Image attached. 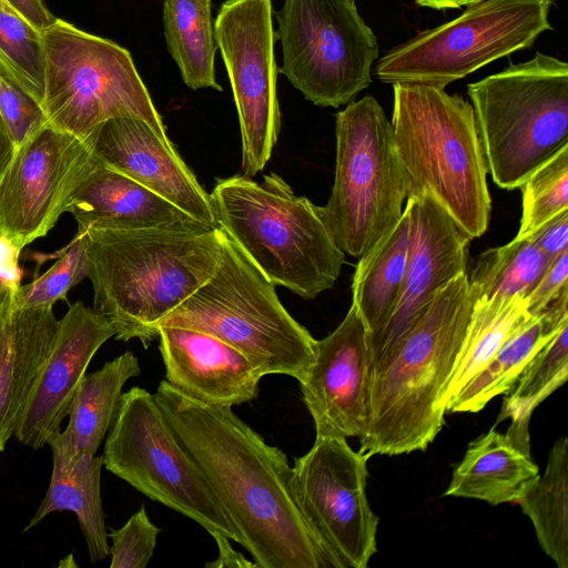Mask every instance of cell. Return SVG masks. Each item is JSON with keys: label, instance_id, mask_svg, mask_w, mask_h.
Returning <instances> with one entry per match:
<instances>
[{"label": "cell", "instance_id": "1", "mask_svg": "<svg viewBox=\"0 0 568 568\" xmlns=\"http://www.w3.org/2000/svg\"><path fill=\"white\" fill-rule=\"evenodd\" d=\"M154 397L256 568H333L298 506L282 449L232 407L196 400L165 379Z\"/></svg>", "mask_w": 568, "mask_h": 568}, {"label": "cell", "instance_id": "2", "mask_svg": "<svg viewBox=\"0 0 568 568\" xmlns=\"http://www.w3.org/2000/svg\"><path fill=\"white\" fill-rule=\"evenodd\" d=\"M476 297L468 275L442 287L399 339L369 368L368 422L359 452L425 450L445 424L444 394Z\"/></svg>", "mask_w": 568, "mask_h": 568}, {"label": "cell", "instance_id": "3", "mask_svg": "<svg viewBox=\"0 0 568 568\" xmlns=\"http://www.w3.org/2000/svg\"><path fill=\"white\" fill-rule=\"evenodd\" d=\"M88 277L93 308L115 331V339L138 338L144 348L160 323L214 273L222 231L179 229H87Z\"/></svg>", "mask_w": 568, "mask_h": 568}, {"label": "cell", "instance_id": "4", "mask_svg": "<svg viewBox=\"0 0 568 568\" xmlns=\"http://www.w3.org/2000/svg\"><path fill=\"white\" fill-rule=\"evenodd\" d=\"M392 129L408 196H432L470 239L488 226L487 163L474 109L423 83H394Z\"/></svg>", "mask_w": 568, "mask_h": 568}, {"label": "cell", "instance_id": "5", "mask_svg": "<svg viewBox=\"0 0 568 568\" xmlns=\"http://www.w3.org/2000/svg\"><path fill=\"white\" fill-rule=\"evenodd\" d=\"M216 225L275 285L311 300L333 287L345 262L321 206L297 196L276 173L258 183L219 179L210 194Z\"/></svg>", "mask_w": 568, "mask_h": 568}, {"label": "cell", "instance_id": "6", "mask_svg": "<svg viewBox=\"0 0 568 568\" xmlns=\"http://www.w3.org/2000/svg\"><path fill=\"white\" fill-rule=\"evenodd\" d=\"M221 245L214 273L159 328L211 334L246 356L262 377L286 375L301 383L313 364L316 339L284 308L275 284L223 231Z\"/></svg>", "mask_w": 568, "mask_h": 568}, {"label": "cell", "instance_id": "7", "mask_svg": "<svg viewBox=\"0 0 568 568\" xmlns=\"http://www.w3.org/2000/svg\"><path fill=\"white\" fill-rule=\"evenodd\" d=\"M487 169L500 187H520L568 145V64L537 52L468 84Z\"/></svg>", "mask_w": 568, "mask_h": 568}, {"label": "cell", "instance_id": "8", "mask_svg": "<svg viewBox=\"0 0 568 568\" xmlns=\"http://www.w3.org/2000/svg\"><path fill=\"white\" fill-rule=\"evenodd\" d=\"M41 38L44 87L40 106L48 123L85 140L110 119L136 118L172 143L125 48L59 18L41 30Z\"/></svg>", "mask_w": 568, "mask_h": 568}, {"label": "cell", "instance_id": "9", "mask_svg": "<svg viewBox=\"0 0 568 568\" xmlns=\"http://www.w3.org/2000/svg\"><path fill=\"white\" fill-rule=\"evenodd\" d=\"M335 135V179L321 212L338 247L361 258L398 223L408 181L390 121L374 97L339 111Z\"/></svg>", "mask_w": 568, "mask_h": 568}, {"label": "cell", "instance_id": "10", "mask_svg": "<svg viewBox=\"0 0 568 568\" xmlns=\"http://www.w3.org/2000/svg\"><path fill=\"white\" fill-rule=\"evenodd\" d=\"M104 467L136 490L242 546L206 479L175 436L154 394L123 393L103 449Z\"/></svg>", "mask_w": 568, "mask_h": 568}, {"label": "cell", "instance_id": "11", "mask_svg": "<svg viewBox=\"0 0 568 568\" xmlns=\"http://www.w3.org/2000/svg\"><path fill=\"white\" fill-rule=\"evenodd\" d=\"M550 0H478L457 18L422 31L376 65L385 83L445 89L484 65L531 47L551 30Z\"/></svg>", "mask_w": 568, "mask_h": 568}, {"label": "cell", "instance_id": "12", "mask_svg": "<svg viewBox=\"0 0 568 568\" xmlns=\"http://www.w3.org/2000/svg\"><path fill=\"white\" fill-rule=\"evenodd\" d=\"M275 18L278 71L306 100L338 108L369 87L378 43L355 0H285Z\"/></svg>", "mask_w": 568, "mask_h": 568}, {"label": "cell", "instance_id": "13", "mask_svg": "<svg viewBox=\"0 0 568 568\" xmlns=\"http://www.w3.org/2000/svg\"><path fill=\"white\" fill-rule=\"evenodd\" d=\"M368 459L338 437H315L294 458L296 500L333 568H366L377 549L378 518L366 495Z\"/></svg>", "mask_w": 568, "mask_h": 568}, {"label": "cell", "instance_id": "14", "mask_svg": "<svg viewBox=\"0 0 568 568\" xmlns=\"http://www.w3.org/2000/svg\"><path fill=\"white\" fill-rule=\"evenodd\" d=\"M272 14V0H225L213 23L239 115L242 171L248 178L265 168L281 128Z\"/></svg>", "mask_w": 568, "mask_h": 568}, {"label": "cell", "instance_id": "15", "mask_svg": "<svg viewBox=\"0 0 568 568\" xmlns=\"http://www.w3.org/2000/svg\"><path fill=\"white\" fill-rule=\"evenodd\" d=\"M95 161L87 139L45 121L16 146L0 181V236L21 252L45 236Z\"/></svg>", "mask_w": 568, "mask_h": 568}, {"label": "cell", "instance_id": "16", "mask_svg": "<svg viewBox=\"0 0 568 568\" xmlns=\"http://www.w3.org/2000/svg\"><path fill=\"white\" fill-rule=\"evenodd\" d=\"M409 242L404 281L385 326L369 338V367L422 314L435 294L466 273L470 239L429 195H409Z\"/></svg>", "mask_w": 568, "mask_h": 568}, {"label": "cell", "instance_id": "17", "mask_svg": "<svg viewBox=\"0 0 568 568\" xmlns=\"http://www.w3.org/2000/svg\"><path fill=\"white\" fill-rule=\"evenodd\" d=\"M369 334L352 304L342 323L315 343V356L300 383L316 437H362L368 422Z\"/></svg>", "mask_w": 568, "mask_h": 568}, {"label": "cell", "instance_id": "18", "mask_svg": "<svg viewBox=\"0 0 568 568\" xmlns=\"http://www.w3.org/2000/svg\"><path fill=\"white\" fill-rule=\"evenodd\" d=\"M115 331L110 321L78 301L58 321L50 354L21 414L14 436L33 449L61 430L77 388L98 349Z\"/></svg>", "mask_w": 568, "mask_h": 568}, {"label": "cell", "instance_id": "19", "mask_svg": "<svg viewBox=\"0 0 568 568\" xmlns=\"http://www.w3.org/2000/svg\"><path fill=\"white\" fill-rule=\"evenodd\" d=\"M97 160L215 229L210 194L176 152L143 120L113 118L87 138Z\"/></svg>", "mask_w": 568, "mask_h": 568}, {"label": "cell", "instance_id": "20", "mask_svg": "<svg viewBox=\"0 0 568 568\" xmlns=\"http://www.w3.org/2000/svg\"><path fill=\"white\" fill-rule=\"evenodd\" d=\"M158 338L165 381L184 394L227 407L256 399L262 375L227 343L180 326L160 327Z\"/></svg>", "mask_w": 568, "mask_h": 568}, {"label": "cell", "instance_id": "21", "mask_svg": "<svg viewBox=\"0 0 568 568\" xmlns=\"http://www.w3.org/2000/svg\"><path fill=\"white\" fill-rule=\"evenodd\" d=\"M68 212L75 219L78 230H213L99 160L73 194Z\"/></svg>", "mask_w": 568, "mask_h": 568}, {"label": "cell", "instance_id": "22", "mask_svg": "<svg viewBox=\"0 0 568 568\" xmlns=\"http://www.w3.org/2000/svg\"><path fill=\"white\" fill-rule=\"evenodd\" d=\"M57 327L53 307L18 306L9 293L0 318V453L16 433Z\"/></svg>", "mask_w": 568, "mask_h": 568}, {"label": "cell", "instance_id": "23", "mask_svg": "<svg viewBox=\"0 0 568 568\" xmlns=\"http://www.w3.org/2000/svg\"><path fill=\"white\" fill-rule=\"evenodd\" d=\"M48 445L53 459L50 484L24 531L36 527L51 513L72 511L78 518L91 561L102 560L110 555L101 501L102 456L81 454L71 457L64 429L53 435Z\"/></svg>", "mask_w": 568, "mask_h": 568}, {"label": "cell", "instance_id": "24", "mask_svg": "<svg viewBox=\"0 0 568 568\" xmlns=\"http://www.w3.org/2000/svg\"><path fill=\"white\" fill-rule=\"evenodd\" d=\"M539 476L531 455L518 448L506 434L491 428L469 443L444 495L493 506L519 504Z\"/></svg>", "mask_w": 568, "mask_h": 568}, {"label": "cell", "instance_id": "25", "mask_svg": "<svg viewBox=\"0 0 568 568\" xmlns=\"http://www.w3.org/2000/svg\"><path fill=\"white\" fill-rule=\"evenodd\" d=\"M568 323V292L517 325L487 365L446 406V413H477L498 395L508 394L517 379L556 332Z\"/></svg>", "mask_w": 568, "mask_h": 568}, {"label": "cell", "instance_id": "26", "mask_svg": "<svg viewBox=\"0 0 568 568\" xmlns=\"http://www.w3.org/2000/svg\"><path fill=\"white\" fill-rule=\"evenodd\" d=\"M141 374L138 357L131 351L85 374L73 396L69 423V454L95 455L115 418L125 383Z\"/></svg>", "mask_w": 568, "mask_h": 568}, {"label": "cell", "instance_id": "27", "mask_svg": "<svg viewBox=\"0 0 568 568\" xmlns=\"http://www.w3.org/2000/svg\"><path fill=\"white\" fill-rule=\"evenodd\" d=\"M408 242L409 215L404 209L395 227L358 258L352 304L358 310L369 338L385 326L394 310L405 276Z\"/></svg>", "mask_w": 568, "mask_h": 568}, {"label": "cell", "instance_id": "28", "mask_svg": "<svg viewBox=\"0 0 568 568\" xmlns=\"http://www.w3.org/2000/svg\"><path fill=\"white\" fill-rule=\"evenodd\" d=\"M166 48L192 90L222 91L215 77L217 49L212 22V0H163Z\"/></svg>", "mask_w": 568, "mask_h": 568}, {"label": "cell", "instance_id": "29", "mask_svg": "<svg viewBox=\"0 0 568 568\" xmlns=\"http://www.w3.org/2000/svg\"><path fill=\"white\" fill-rule=\"evenodd\" d=\"M528 313L526 297L519 294L475 301L465 341L444 394L445 408L487 365Z\"/></svg>", "mask_w": 568, "mask_h": 568}, {"label": "cell", "instance_id": "30", "mask_svg": "<svg viewBox=\"0 0 568 568\" xmlns=\"http://www.w3.org/2000/svg\"><path fill=\"white\" fill-rule=\"evenodd\" d=\"M568 377V323L536 354L507 394L496 424L511 420L505 433L523 452L530 454L529 422L537 406Z\"/></svg>", "mask_w": 568, "mask_h": 568}, {"label": "cell", "instance_id": "31", "mask_svg": "<svg viewBox=\"0 0 568 568\" xmlns=\"http://www.w3.org/2000/svg\"><path fill=\"white\" fill-rule=\"evenodd\" d=\"M531 520L542 551L568 568V439L558 438L546 469L518 504Z\"/></svg>", "mask_w": 568, "mask_h": 568}, {"label": "cell", "instance_id": "32", "mask_svg": "<svg viewBox=\"0 0 568 568\" xmlns=\"http://www.w3.org/2000/svg\"><path fill=\"white\" fill-rule=\"evenodd\" d=\"M549 262L530 237H515L478 256L468 277L470 291L476 300L517 294L527 298Z\"/></svg>", "mask_w": 568, "mask_h": 568}, {"label": "cell", "instance_id": "33", "mask_svg": "<svg viewBox=\"0 0 568 568\" xmlns=\"http://www.w3.org/2000/svg\"><path fill=\"white\" fill-rule=\"evenodd\" d=\"M0 74L41 104L44 87L41 30L1 4Z\"/></svg>", "mask_w": 568, "mask_h": 568}, {"label": "cell", "instance_id": "34", "mask_svg": "<svg viewBox=\"0 0 568 568\" xmlns=\"http://www.w3.org/2000/svg\"><path fill=\"white\" fill-rule=\"evenodd\" d=\"M520 187L523 210L516 239L530 236L568 210V145L537 169Z\"/></svg>", "mask_w": 568, "mask_h": 568}, {"label": "cell", "instance_id": "35", "mask_svg": "<svg viewBox=\"0 0 568 568\" xmlns=\"http://www.w3.org/2000/svg\"><path fill=\"white\" fill-rule=\"evenodd\" d=\"M88 270L84 236L78 231L48 271L12 292L13 302L26 307H53L55 302L67 300L68 292L88 277Z\"/></svg>", "mask_w": 568, "mask_h": 568}, {"label": "cell", "instance_id": "36", "mask_svg": "<svg viewBox=\"0 0 568 568\" xmlns=\"http://www.w3.org/2000/svg\"><path fill=\"white\" fill-rule=\"evenodd\" d=\"M160 532L161 528L151 521L145 507L141 506L121 528L108 534L112 541L110 568H145Z\"/></svg>", "mask_w": 568, "mask_h": 568}, {"label": "cell", "instance_id": "37", "mask_svg": "<svg viewBox=\"0 0 568 568\" xmlns=\"http://www.w3.org/2000/svg\"><path fill=\"white\" fill-rule=\"evenodd\" d=\"M0 115L16 146L45 122L40 104L1 74Z\"/></svg>", "mask_w": 568, "mask_h": 568}, {"label": "cell", "instance_id": "38", "mask_svg": "<svg viewBox=\"0 0 568 568\" xmlns=\"http://www.w3.org/2000/svg\"><path fill=\"white\" fill-rule=\"evenodd\" d=\"M568 287V251L551 260L544 274L526 298L527 311L542 312L546 306Z\"/></svg>", "mask_w": 568, "mask_h": 568}, {"label": "cell", "instance_id": "39", "mask_svg": "<svg viewBox=\"0 0 568 568\" xmlns=\"http://www.w3.org/2000/svg\"><path fill=\"white\" fill-rule=\"evenodd\" d=\"M528 237L549 261L568 251V210L542 224Z\"/></svg>", "mask_w": 568, "mask_h": 568}, {"label": "cell", "instance_id": "40", "mask_svg": "<svg viewBox=\"0 0 568 568\" xmlns=\"http://www.w3.org/2000/svg\"><path fill=\"white\" fill-rule=\"evenodd\" d=\"M21 251L7 239L0 236V285L17 291L23 272L19 265Z\"/></svg>", "mask_w": 568, "mask_h": 568}, {"label": "cell", "instance_id": "41", "mask_svg": "<svg viewBox=\"0 0 568 568\" xmlns=\"http://www.w3.org/2000/svg\"><path fill=\"white\" fill-rule=\"evenodd\" d=\"M12 10L22 16L39 30L51 24L55 17L49 11L44 0H6Z\"/></svg>", "mask_w": 568, "mask_h": 568}, {"label": "cell", "instance_id": "42", "mask_svg": "<svg viewBox=\"0 0 568 568\" xmlns=\"http://www.w3.org/2000/svg\"><path fill=\"white\" fill-rule=\"evenodd\" d=\"M217 549V558L212 562H206V568H252L256 567L254 561L247 560L241 552L233 549L227 537L216 535L213 537Z\"/></svg>", "mask_w": 568, "mask_h": 568}, {"label": "cell", "instance_id": "43", "mask_svg": "<svg viewBox=\"0 0 568 568\" xmlns=\"http://www.w3.org/2000/svg\"><path fill=\"white\" fill-rule=\"evenodd\" d=\"M16 144L9 135L3 120L0 115V181L4 175L12 156L14 154Z\"/></svg>", "mask_w": 568, "mask_h": 568}, {"label": "cell", "instance_id": "44", "mask_svg": "<svg viewBox=\"0 0 568 568\" xmlns=\"http://www.w3.org/2000/svg\"><path fill=\"white\" fill-rule=\"evenodd\" d=\"M477 0H416L422 7H428L437 10L459 8Z\"/></svg>", "mask_w": 568, "mask_h": 568}, {"label": "cell", "instance_id": "45", "mask_svg": "<svg viewBox=\"0 0 568 568\" xmlns=\"http://www.w3.org/2000/svg\"><path fill=\"white\" fill-rule=\"evenodd\" d=\"M11 291L8 288H3L0 291V318L3 310L4 302Z\"/></svg>", "mask_w": 568, "mask_h": 568}, {"label": "cell", "instance_id": "46", "mask_svg": "<svg viewBox=\"0 0 568 568\" xmlns=\"http://www.w3.org/2000/svg\"><path fill=\"white\" fill-rule=\"evenodd\" d=\"M0 4L11 9V7L9 6V3L6 0H0Z\"/></svg>", "mask_w": 568, "mask_h": 568}, {"label": "cell", "instance_id": "47", "mask_svg": "<svg viewBox=\"0 0 568 568\" xmlns=\"http://www.w3.org/2000/svg\"><path fill=\"white\" fill-rule=\"evenodd\" d=\"M478 1V0H477Z\"/></svg>", "mask_w": 568, "mask_h": 568}]
</instances>
